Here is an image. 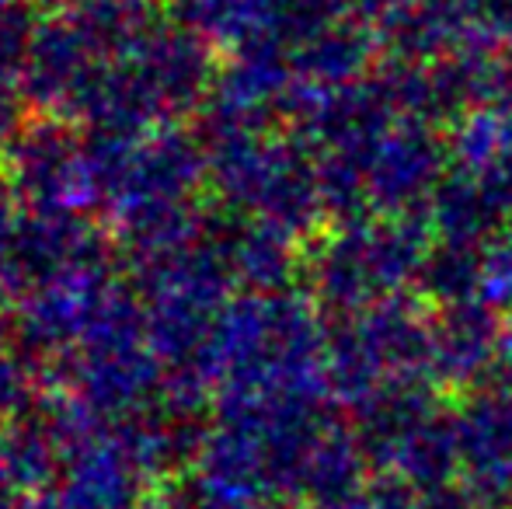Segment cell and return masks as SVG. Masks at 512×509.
<instances>
[{
    "label": "cell",
    "instance_id": "1",
    "mask_svg": "<svg viewBox=\"0 0 512 509\" xmlns=\"http://www.w3.org/2000/svg\"><path fill=\"white\" fill-rule=\"evenodd\" d=\"M436 245L422 213L359 217L314 238L304 258L310 297L335 318H352L373 304L408 293L425 255Z\"/></svg>",
    "mask_w": 512,
    "mask_h": 509
},
{
    "label": "cell",
    "instance_id": "2",
    "mask_svg": "<svg viewBox=\"0 0 512 509\" xmlns=\"http://www.w3.org/2000/svg\"><path fill=\"white\" fill-rule=\"evenodd\" d=\"M7 196L32 213H84L95 206L88 136L74 123L42 116L21 123L0 147Z\"/></svg>",
    "mask_w": 512,
    "mask_h": 509
},
{
    "label": "cell",
    "instance_id": "3",
    "mask_svg": "<svg viewBox=\"0 0 512 509\" xmlns=\"http://www.w3.org/2000/svg\"><path fill=\"white\" fill-rule=\"evenodd\" d=\"M457 478L485 509L512 506V398L474 387L453 412Z\"/></svg>",
    "mask_w": 512,
    "mask_h": 509
},
{
    "label": "cell",
    "instance_id": "4",
    "mask_svg": "<svg viewBox=\"0 0 512 509\" xmlns=\"http://www.w3.org/2000/svg\"><path fill=\"white\" fill-rule=\"evenodd\" d=\"M499 314L478 297L432 307V381L474 391L485 384L499 346Z\"/></svg>",
    "mask_w": 512,
    "mask_h": 509
},
{
    "label": "cell",
    "instance_id": "5",
    "mask_svg": "<svg viewBox=\"0 0 512 509\" xmlns=\"http://www.w3.org/2000/svg\"><path fill=\"white\" fill-rule=\"evenodd\" d=\"M182 21L213 49L234 56L258 49H283L297 0H178Z\"/></svg>",
    "mask_w": 512,
    "mask_h": 509
},
{
    "label": "cell",
    "instance_id": "6",
    "mask_svg": "<svg viewBox=\"0 0 512 509\" xmlns=\"http://www.w3.org/2000/svg\"><path fill=\"white\" fill-rule=\"evenodd\" d=\"M478 300L488 311L512 318V220L481 245Z\"/></svg>",
    "mask_w": 512,
    "mask_h": 509
},
{
    "label": "cell",
    "instance_id": "7",
    "mask_svg": "<svg viewBox=\"0 0 512 509\" xmlns=\"http://www.w3.org/2000/svg\"><path fill=\"white\" fill-rule=\"evenodd\" d=\"M32 405V381L21 356H11V349H0V429L18 419Z\"/></svg>",
    "mask_w": 512,
    "mask_h": 509
},
{
    "label": "cell",
    "instance_id": "8",
    "mask_svg": "<svg viewBox=\"0 0 512 509\" xmlns=\"http://www.w3.org/2000/svg\"><path fill=\"white\" fill-rule=\"evenodd\" d=\"M21 98H25L21 70L11 67L7 60H0V143L21 126Z\"/></svg>",
    "mask_w": 512,
    "mask_h": 509
},
{
    "label": "cell",
    "instance_id": "9",
    "mask_svg": "<svg viewBox=\"0 0 512 509\" xmlns=\"http://www.w3.org/2000/svg\"><path fill=\"white\" fill-rule=\"evenodd\" d=\"M418 509H485L460 478L418 492Z\"/></svg>",
    "mask_w": 512,
    "mask_h": 509
},
{
    "label": "cell",
    "instance_id": "10",
    "mask_svg": "<svg viewBox=\"0 0 512 509\" xmlns=\"http://www.w3.org/2000/svg\"><path fill=\"white\" fill-rule=\"evenodd\" d=\"M481 387H495V391L509 394L512 398V321L502 328L499 335V346H495V360H492V370H488L485 384Z\"/></svg>",
    "mask_w": 512,
    "mask_h": 509
},
{
    "label": "cell",
    "instance_id": "11",
    "mask_svg": "<svg viewBox=\"0 0 512 509\" xmlns=\"http://www.w3.org/2000/svg\"><path fill=\"white\" fill-rule=\"evenodd\" d=\"M25 492H28V485L18 482V478L0 464V509H28Z\"/></svg>",
    "mask_w": 512,
    "mask_h": 509
},
{
    "label": "cell",
    "instance_id": "12",
    "mask_svg": "<svg viewBox=\"0 0 512 509\" xmlns=\"http://www.w3.org/2000/svg\"><path fill=\"white\" fill-rule=\"evenodd\" d=\"M14 332H18V311L11 307V297L0 290V349H7Z\"/></svg>",
    "mask_w": 512,
    "mask_h": 509
},
{
    "label": "cell",
    "instance_id": "13",
    "mask_svg": "<svg viewBox=\"0 0 512 509\" xmlns=\"http://www.w3.org/2000/svg\"><path fill=\"white\" fill-rule=\"evenodd\" d=\"M25 0H0V18H7V14L14 11V7H21Z\"/></svg>",
    "mask_w": 512,
    "mask_h": 509
},
{
    "label": "cell",
    "instance_id": "14",
    "mask_svg": "<svg viewBox=\"0 0 512 509\" xmlns=\"http://www.w3.org/2000/svg\"><path fill=\"white\" fill-rule=\"evenodd\" d=\"M136 509H168V506H150V503H140Z\"/></svg>",
    "mask_w": 512,
    "mask_h": 509
},
{
    "label": "cell",
    "instance_id": "15",
    "mask_svg": "<svg viewBox=\"0 0 512 509\" xmlns=\"http://www.w3.org/2000/svg\"><path fill=\"white\" fill-rule=\"evenodd\" d=\"M0 147H4V143H0Z\"/></svg>",
    "mask_w": 512,
    "mask_h": 509
},
{
    "label": "cell",
    "instance_id": "16",
    "mask_svg": "<svg viewBox=\"0 0 512 509\" xmlns=\"http://www.w3.org/2000/svg\"><path fill=\"white\" fill-rule=\"evenodd\" d=\"M352 7H356V4H352Z\"/></svg>",
    "mask_w": 512,
    "mask_h": 509
}]
</instances>
